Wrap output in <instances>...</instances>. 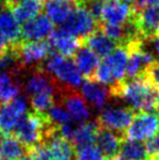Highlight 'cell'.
Here are the masks:
<instances>
[{
	"mask_svg": "<svg viewBox=\"0 0 159 160\" xmlns=\"http://www.w3.org/2000/svg\"><path fill=\"white\" fill-rule=\"evenodd\" d=\"M113 97L123 99L135 111L159 114V92L149 82L145 73L132 80L123 81L113 92Z\"/></svg>",
	"mask_w": 159,
	"mask_h": 160,
	"instance_id": "obj_1",
	"label": "cell"
},
{
	"mask_svg": "<svg viewBox=\"0 0 159 160\" xmlns=\"http://www.w3.org/2000/svg\"><path fill=\"white\" fill-rule=\"evenodd\" d=\"M44 61V64L38 67L53 76L61 85L74 89L82 85L83 74L73 60L63 57L60 53L51 52Z\"/></svg>",
	"mask_w": 159,
	"mask_h": 160,
	"instance_id": "obj_2",
	"label": "cell"
},
{
	"mask_svg": "<svg viewBox=\"0 0 159 160\" xmlns=\"http://www.w3.org/2000/svg\"><path fill=\"white\" fill-rule=\"evenodd\" d=\"M135 110L129 106H109L99 111L96 122L100 128H108L124 137L125 132L135 116Z\"/></svg>",
	"mask_w": 159,
	"mask_h": 160,
	"instance_id": "obj_3",
	"label": "cell"
},
{
	"mask_svg": "<svg viewBox=\"0 0 159 160\" xmlns=\"http://www.w3.org/2000/svg\"><path fill=\"white\" fill-rule=\"evenodd\" d=\"M159 131V114L156 112H135L131 125L127 130L124 138L134 141H149Z\"/></svg>",
	"mask_w": 159,
	"mask_h": 160,
	"instance_id": "obj_4",
	"label": "cell"
},
{
	"mask_svg": "<svg viewBox=\"0 0 159 160\" xmlns=\"http://www.w3.org/2000/svg\"><path fill=\"white\" fill-rule=\"evenodd\" d=\"M99 24L100 23H98L89 14V12L84 7L77 6L59 28L74 37L79 38L80 40H83L96 30H98Z\"/></svg>",
	"mask_w": 159,
	"mask_h": 160,
	"instance_id": "obj_5",
	"label": "cell"
},
{
	"mask_svg": "<svg viewBox=\"0 0 159 160\" xmlns=\"http://www.w3.org/2000/svg\"><path fill=\"white\" fill-rule=\"evenodd\" d=\"M57 98L70 113L73 120L77 122H86L91 118V108L77 89L69 88L61 85Z\"/></svg>",
	"mask_w": 159,
	"mask_h": 160,
	"instance_id": "obj_6",
	"label": "cell"
},
{
	"mask_svg": "<svg viewBox=\"0 0 159 160\" xmlns=\"http://www.w3.org/2000/svg\"><path fill=\"white\" fill-rule=\"evenodd\" d=\"M17 55H19L20 64L22 69L33 67L36 64L38 67L51 52V47L47 40H33V42H23L17 45Z\"/></svg>",
	"mask_w": 159,
	"mask_h": 160,
	"instance_id": "obj_7",
	"label": "cell"
},
{
	"mask_svg": "<svg viewBox=\"0 0 159 160\" xmlns=\"http://www.w3.org/2000/svg\"><path fill=\"white\" fill-rule=\"evenodd\" d=\"M132 21L144 40H153L159 36V7H145L134 10Z\"/></svg>",
	"mask_w": 159,
	"mask_h": 160,
	"instance_id": "obj_8",
	"label": "cell"
},
{
	"mask_svg": "<svg viewBox=\"0 0 159 160\" xmlns=\"http://www.w3.org/2000/svg\"><path fill=\"white\" fill-rule=\"evenodd\" d=\"M27 112L25 97H17L13 100L0 105V135L11 134L20 119Z\"/></svg>",
	"mask_w": 159,
	"mask_h": 160,
	"instance_id": "obj_9",
	"label": "cell"
},
{
	"mask_svg": "<svg viewBox=\"0 0 159 160\" xmlns=\"http://www.w3.org/2000/svg\"><path fill=\"white\" fill-rule=\"evenodd\" d=\"M81 94L87 103L99 111L107 107V103L113 97L110 87L95 80H85L83 82Z\"/></svg>",
	"mask_w": 159,
	"mask_h": 160,
	"instance_id": "obj_10",
	"label": "cell"
},
{
	"mask_svg": "<svg viewBox=\"0 0 159 160\" xmlns=\"http://www.w3.org/2000/svg\"><path fill=\"white\" fill-rule=\"evenodd\" d=\"M53 32V23L46 14H38L21 26V37L23 42L45 40Z\"/></svg>",
	"mask_w": 159,
	"mask_h": 160,
	"instance_id": "obj_11",
	"label": "cell"
},
{
	"mask_svg": "<svg viewBox=\"0 0 159 160\" xmlns=\"http://www.w3.org/2000/svg\"><path fill=\"white\" fill-rule=\"evenodd\" d=\"M134 9L120 0H105L102 13V23L123 25L132 19Z\"/></svg>",
	"mask_w": 159,
	"mask_h": 160,
	"instance_id": "obj_12",
	"label": "cell"
},
{
	"mask_svg": "<svg viewBox=\"0 0 159 160\" xmlns=\"http://www.w3.org/2000/svg\"><path fill=\"white\" fill-rule=\"evenodd\" d=\"M52 52L60 53L67 58L73 57L77 50L81 47V40L71 34L67 33L61 28L53 30L48 37V40Z\"/></svg>",
	"mask_w": 159,
	"mask_h": 160,
	"instance_id": "obj_13",
	"label": "cell"
},
{
	"mask_svg": "<svg viewBox=\"0 0 159 160\" xmlns=\"http://www.w3.org/2000/svg\"><path fill=\"white\" fill-rule=\"evenodd\" d=\"M0 34L10 46H17L22 42L21 25L10 9L0 8Z\"/></svg>",
	"mask_w": 159,
	"mask_h": 160,
	"instance_id": "obj_14",
	"label": "cell"
},
{
	"mask_svg": "<svg viewBox=\"0 0 159 160\" xmlns=\"http://www.w3.org/2000/svg\"><path fill=\"white\" fill-rule=\"evenodd\" d=\"M124 137L108 128H100L96 136V145L106 160H112L119 155L121 142Z\"/></svg>",
	"mask_w": 159,
	"mask_h": 160,
	"instance_id": "obj_15",
	"label": "cell"
},
{
	"mask_svg": "<svg viewBox=\"0 0 159 160\" xmlns=\"http://www.w3.org/2000/svg\"><path fill=\"white\" fill-rule=\"evenodd\" d=\"M77 7V0H46L44 2L45 14L53 24L61 25Z\"/></svg>",
	"mask_w": 159,
	"mask_h": 160,
	"instance_id": "obj_16",
	"label": "cell"
},
{
	"mask_svg": "<svg viewBox=\"0 0 159 160\" xmlns=\"http://www.w3.org/2000/svg\"><path fill=\"white\" fill-rule=\"evenodd\" d=\"M53 160H73L75 156V147L70 141L62 137L59 133L50 135L44 141Z\"/></svg>",
	"mask_w": 159,
	"mask_h": 160,
	"instance_id": "obj_17",
	"label": "cell"
},
{
	"mask_svg": "<svg viewBox=\"0 0 159 160\" xmlns=\"http://www.w3.org/2000/svg\"><path fill=\"white\" fill-rule=\"evenodd\" d=\"M129 52L124 46H118L110 55L102 60V63L106 65L111 72L115 81L120 84L125 80V69H127Z\"/></svg>",
	"mask_w": 159,
	"mask_h": 160,
	"instance_id": "obj_18",
	"label": "cell"
},
{
	"mask_svg": "<svg viewBox=\"0 0 159 160\" xmlns=\"http://www.w3.org/2000/svg\"><path fill=\"white\" fill-rule=\"evenodd\" d=\"M73 59L81 73L85 76V80H93L96 70L100 64V58L88 47L81 45L73 56Z\"/></svg>",
	"mask_w": 159,
	"mask_h": 160,
	"instance_id": "obj_19",
	"label": "cell"
},
{
	"mask_svg": "<svg viewBox=\"0 0 159 160\" xmlns=\"http://www.w3.org/2000/svg\"><path fill=\"white\" fill-rule=\"evenodd\" d=\"M81 44L88 47L99 58L107 57L118 47L117 42L111 38H109L107 35H105L100 28L96 30L95 32L88 35L86 38L81 40Z\"/></svg>",
	"mask_w": 159,
	"mask_h": 160,
	"instance_id": "obj_20",
	"label": "cell"
},
{
	"mask_svg": "<svg viewBox=\"0 0 159 160\" xmlns=\"http://www.w3.org/2000/svg\"><path fill=\"white\" fill-rule=\"evenodd\" d=\"M28 154V149L14 135H0V158L20 160Z\"/></svg>",
	"mask_w": 159,
	"mask_h": 160,
	"instance_id": "obj_21",
	"label": "cell"
},
{
	"mask_svg": "<svg viewBox=\"0 0 159 160\" xmlns=\"http://www.w3.org/2000/svg\"><path fill=\"white\" fill-rule=\"evenodd\" d=\"M98 130H99V125L96 121H86V122L80 123L71 139V143L75 148L95 144Z\"/></svg>",
	"mask_w": 159,
	"mask_h": 160,
	"instance_id": "obj_22",
	"label": "cell"
},
{
	"mask_svg": "<svg viewBox=\"0 0 159 160\" xmlns=\"http://www.w3.org/2000/svg\"><path fill=\"white\" fill-rule=\"evenodd\" d=\"M42 9L44 0H22L14 8L11 9V12L20 24H23L38 15Z\"/></svg>",
	"mask_w": 159,
	"mask_h": 160,
	"instance_id": "obj_23",
	"label": "cell"
},
{
	"mask_svg": "<svg viewBox=\"0 0 159 160\" xmlns=\"http://www.w3.org/2000/svg\"><path fill=\"white\" fill-rule=\"evenodd\" d=\"M119 155L127 160H149V154L145 144L140 141L123 138Z\"/></svg>",
	"mask_w": 159,
	"mask_h": 160,
	"instance_id": "obj_24",
	"label": "cell"
},
{
	"mask_svg": "<svg viewBox=\"0 0 159 160\" xmlns=\"http://www.w3.org/2000/svg\"><path fill=\"white\" fill-rule=\"evenodd\" d=\"M20 91L19 84L13 80V74L0 71V105L19 97Z\"/></svg>",
	"mask_w": 159,
	"mask_h": 160,
	"instance_id": "obj_25",
	"label": "cell"
},
{
	"mask_svg": "<svg viewBox=\"0 0 159 160\" xmlns=\"http://www.w3.org/2000/svg\"><path fill=\"white\" fill-rule=\"evenodd\" d=\"M56 97H57L56 92H44V93L30 97L32 109L38 113H46L49 110V108L52 107L57 102Z\"/></svg>",
	"mask_w": 159,
	"mask_h": 160,
	"instance_id": "obj_26",
	"label": "cell"
},
{
	"mask_svg": "<svg viewBox=\"0 0 159 160\" xmlns=\"http://www.w3.org/2000/svg\"><path fill=\"white\" fill-rule=\"evenodd\" d=\"M46 114L48 117L49 121L56 127H60V125L66 124V123L73 120L71 118L70 113L67 111V109L60 102H56L52 107L49 108Z\"/></svg>",
	"mask_w": 159,
	"mask_h": 160,
	"instance_id": "obj_27",
	"label": "cell"
},
{
	"mask_svg": "<svg viewBox=\"0 0 159 160\" xmlns=\"http://www.w3.org/2000/svg\"><path fill=\"white\" fill-rule=\"evenodd\" d=\"M74 160H106L96 144L75 148Z\"/></svg>",
	"mask_w": 159,
	"mask_h": 160,
	"instance_id": "obj_28",
	"label": "cell"
},
{
	"mask_svg": "<svg viewBox=\"0 0 159 160\" xmlns=\"http://www.w3.org/2000/svg\"><path fill=\"white\" fill-rule=\"evenodd\" d=\"M28 155L32 157L33 160H53L44 143L38 144L28 149Z\"/></svg>",
	"mask_w": 159,
	"mask_h": 160,
	"instance_id": "obj_29",
	"label": "cell"
},
{
	"mask_svg": "<svg viewBox=\"0 0 159 160\" xmlns=\"http://www.w3.org/2000/svg\"><path fill=\"white\" fill-rule=\"evenodd\" d=\"M145 74L149 82L153 84V86L159 92V61L156 60L151 65H148V68L145 71Z\"/></svg>",
	"mask_w": 159,
	"mask_h": 160,
	"instance_id": "obj_30",
	"label": "cell"
},
{
	"mask_svg": "<svg viewBox=\"0 0 159 160\" xmlns=\"http://www.w3.org/2000/svg\"><path fill=\"white\" fill-rule=\"evenodd\" d=\"M146 147L149 154V160H159V131L154 138L147 141Z\"/></svg>",
	"mask_w": 159,
	"mask_h": 160,
	"instance_id": "obj_31",
	"label": "cell"
},
{
	"mask_svg": "<svg viewBox=\"0 0 159 160\" xmlns=\"http://www.w3.org/2000/svg\"><path fill=\"white\" fill-rule=\"evenodd\" d=\"M159 7V0H137L135 3L132 6L134 10H141L145 7Z\"/></svg>",
	"mask_w": 159,
	"mask_h": 160,
	"instance_id": "obj_32",
	"label": "cell"
},
{
	"mask_svg": "<svg viewBox=\"0 0 159 160\" xmlns=\"http://www.w3.org/2000/svg\"><path fill=\"white\" fill-rule=\"evenodd\" d=\"M22 0H0V2H1V6L6 7V8L8 9H12L14 8L15 6H17V3H20Z\"/></svg>",
	"mask_w": 159,
	"mask_h": 160,
	"instance_id": "obj_33",
	"label": "cell"
},
{
	"mask_svg": "<svg viewBox=\"0 0 159 160\" xmlns=\"http://www.w3.org/2000/svg\"><path fill=\"white\" fill-rule=\"evenodd\" d=\"M8 47H9V44L7 42V40L4 39L3 37H2L1 34H0V53L3 52V51L6 50Z\"/></svg>",
	"mask_w": 159,
	"mask_h": 160,
	"instance_id": "obj_34",
	"label": "cell"
},
{
	"mask_svg": "<svg viewBox=\"0 0 159 160\" xmlns=\"http://www.w3.org/2000/svg\"><path fill=\"white\" fill-rule=\"evenodd\" d=\"M153 42H154V48H155L156 55H157V57L159 58V36L156 38H154Z\"/></svg>",
	"mask_w": 159,
	"mask_h": 160,
	"instance_id": "obj_35",
	"label": "cell"
},
{
	"mask_svg": "<svg viewBox=\"0 0 159 160\" xmlns=\"http://www.w3.org/2000/svg\"><path fill=\"white\" fill-rule=\"evenodd\" d=\"M120 1L124 2V3L129 4V6H133V4L135 3L136 1H137V0H120Z\"/></svg>",
	"mask_w": 159,
	"mask_h": 160,
	"instance_id": "obj_36",
	"label": "cell"
},
{
	"mask_svg": "<svg viewBox=\"0 0 159 160\" xmlns=\"http://www.w3.org/2000/svg\"><path fill=\"white\" fill-rule=\"evenodd\" d=\"M112 160H127V159H125L124 157H122V156H120V155H118L117 157H115Z\"/></svg>",
	"mask_w": 159,
	"mask_h": 160,
	"instance_id": "obj_37",
	"label": "cell"
},
{
	"mask_svg": "<svg viewBox=\"0 0 159 160\" xmlns=\"http://www.w3.org/2000/svg\"><path fill=\"white\" fill-rule=\"evenodd\" d=\"M20 160H33V159H32V157H31L30 155L27 154V155H26V156H24L23 158H22V159H20Z\"/></svg>",
	"mask_w": 159,
	"mask_h": 160,
	"instance_id": "obj_38",
	"label": "cell"
},
{
	"mask_svg": "<svg viewBox=\"0 0 159 160\" xmlns=\"http://www.w3.org/2000/svg\"><path fill=\"white\" fill-rule=\"evenodd\" d=\"M0 160H3V159H1V158H0Z\"/></svg>",
	"mask_w": 159,
	"mask_h": 160,
	"instance_id": "obj_39",
	"label": "cell"
}]
</instances>
